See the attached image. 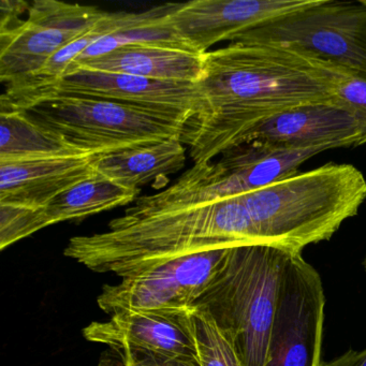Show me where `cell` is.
Listing matches in <instances>:
<instances>
[{"instance_id": "obj_1", "label": "cell", "mask_w": 366, "mask_h": 366, "mask_svg": "<svg viewBox=\"0 0 366 366\" xmlns=\"http://www.w3.org/2000/svg\"><path fill=\"white\" fill-rule=\"evenodd\" d=\"M204 59L198 82L202 106L181 136L194 164L239 147L248 132L275 115L333 104L334 87L347 74L331 64L261 44L231 42L205 53Z\"/></svg>"}, {"instance_id": "obj_2", "label": "cell", "mask_w": 366, "mask_h": 366, "mask_svg": "<svg viewBox=\"0 0 366 366\" xmlns=\"http://www.w3.org/2000/svg\"><path fill=\"white\" fill-rule=\"evenodd\" d=\"M258 244L249 212L237 197L158 213L126 209L104 232L71 237L64 254L96 273L125 278L181 257Z\"/></svg>"}, {"instance_id": "obj_3", "label": "cell", "mask_w": 366, "mask_h": 366, "mask_svg": "<svg viewBox=\"0 0 366 366\" xmlns=\"http://www.w3.org/2000/svg\"><path fill=\"white\" fill-rule=\"evenodd\" d=\"M263 244L302 252L327 241L366 200V179L348 164L297 172L242 196Z\"/></svg>"}, {"instance_id": "obj_4", "label": "cell", "mask_w": 366, "mask_h": 366, "mask_svg": "<svg viewBox=\"0 0 366 366\" xmlns=\"http://www.w3.org/2000/svg\"><path fill=\"white\" fill-rule=\"evenodd\" d=\"M20 111L85 154L106 156L181 138L186 122L109 100L40 92L6 91L0 111Z\"/></svg>"}, {"instance_id": "obj_5", "label": "cell", "mask_w": 366, "mask_h": 366, "mask_svg": "<svg viewBox=\"0 0 366 366\" xmlns=\"http://www.w3.org/2000/svg\"><path fill=\"white\" fill-rule=\"evenodd\" d=\"M292 252L267 244L230 248L194 304L213 317L243 366H264L282 275Z\"/></svg>"}, {"instance_id": "obj_6", "label": "cell", "mask_w": 366, "mask_h": 366, "mask_svg": "<svg viewBox=\"0 0 366 366\" xmlns=\"http://www.w3.org/2000/svg\"><path fill=\"white\" fill-rule=\"evenodd\" d=\"M325 147L286 149L267 143H244L216 162L194 164L170 187L140 197L128 211L138 214L200 207L237 198L299 172V168Z\"/></svg>"}, {"instance_id": "obj_7", "label": "cell", "mask_w": 366, "mask_h": 366, "mask_svg": "<svg viewBox=\"0 0 366 366\" xmlns=\"http://www.w3.org/2000/svg\"><path fill=\"white\" fill-rule=\"evenodd\" d=\"M232 42L287 49L366 79V0H315Z\"/></svg>"}, {"instance_id": "obj_8", "label": "cell", "mask_w": 366, "mask_h": 366, "mask_svg": "<svg viewBox=\"0 0 366 366\" xmlns=\"http://www.w3.org/2000/svg\"><path fill=\"white\" fill-rule=\"evenodd\" d=\"M106 14L93 6L36 0L27 20L0 33V80L7 89L29 82L56 53Z\"/></svg>"}, {"instance_id": "obj_9", "label": "cell", "mask_w": 366, "mask_h": 366, "mask_svg": "<svg viewBox=\"0 0 366 366\" xmlns=\"http://www.w3.org/2000/svg\"><path fill=\"white\" fill-rule=\"evenodd\" d=\"M325 291L318 272L291 254L280 285L264 366H320Z\"/></svg>"}, {"instance_id": "obj_10", "label": "cell", "mask_w": 366, "mask_h": 366, "mask_svg": "<svg viewBox=\"0 0 366 366\" xmlns=\"http://www.w3.org/2000/svg\"><path fill=\"white\" fill-rule=\"evenodd\" d=\"M229 249L181 257L144 273L123 278L119 284L104 285L98 295V305L110 315L194 306L222 267Z\"/></svg>"}, {"instance_id": "obj_11", "label": "cell", "mask_w": 366, "mask_h": 366, "mask_svg": "<svg viewBox=\"0 0 366 366\" xmlns=\"http://www.w3.org/2000/svg\"><path fill=\"white\" fill-rule=\"evenodd\" d=\"M40 92L109 100L179 117L187 123L202 106L198 82H169L129 74L76 68L55 82L35 89Z\"/></svg>"}, {"instance_id": "obj_12", "label": "cell", "mask_w": 366, "mask_h": 366, "mask_svg": "<svg viewBox=\"0 0 366 366\" xmlns=\"http://www.w3.org/2000/svg\"><path fill=\"white\" fill-rule=\"evenodd\" d=\"M196 306L127 310L83 330L89 342L117 350H143L199 360Z\"/></svg>"}, {"instance_id": "obj_13", "label": "cell", "mask_w": 366, "mask_h": 366, "mask_svg": "<svg viewBox=\"0 0 366 366\" xmlns=\"http://www.w3.org/2000/svg\"><path fill=\"white\" fill-rule=\"evenodd\" d=\"M314 1L194 0L179 4L168 21L190 51L205 54L216 44L226 40L232 42L241 34L308 7Z\"/></svg>"}, {"instance_id": "obj_14", "label": "cell", "mask_w": 366, "mask_h": 366, "mask_svg": "<svg viewBox=\"0 0 366 366\" xmlns=\"http://www.w3.org/2000/svg\"><path fill=\"white\" fill-rule=\"evenodd\" d=\"M254 141L286 149H332L363 145L364 134L350 112L331 102L307 104L275 115L248 132L241 144Z\"/></svg>"}, {"instance_id": "obj_15", "label": "cell", "mask_w": 366, "mask_h": 366, "mask_svg": "<svg viewBox=\"0 0 366 366\" xmlns=\"http://www.w3.org/2000/svg\"><path fill=\"white\" fill-rule=\"evenodd\" d=\"M92 154L0 160V204L41 209L74 186L96 177Z\"/></svg>"}, {"instance_id": "obj_16", "label": "cell", "mask_w": 366, "mask_h": 366, "mask_svg": "<svg viewBox=\"0 0 366 366\" xmlns=\"http://www.w3.org/2000/svg\"><path fill=\"white\" fill-rule=\"evenodd\" d=\"M204 54L170 46H126L70 68L129 74L151 80L197 83L204 72ZM65 76V74H64Z\"/></svg>"}, {"instance_id": "obj_17", "label": "cell", "mask_w": 366, "mask_h": 366, "mask_svg": "<svg viewBox=\"0 0 366 366\" xmlns=\"http://www.w3.org/2000/svg\"><path fill=\"white\" fill-rule=\"evenodd\" d=\"M186 149L181 138L125 149L96 158L95 169L102 179L122 187L140 190L142 186L168 179L184 168Z\"/></svg>"}, {"instance_id": "obj_18", "label": "cell", "mask_w": 366, "mask_h": 366, "mask_svg": "<svg viewBox=\"0 0 366 366\" xmlns=\"http://www.w3.org/2000/svg\"><path fill=\"white\" fill-rule=\"evenodd\" d=\"M140 190L127 189L99 175L66 190L41 209H29L31 234L59 222L82 220L129 204Z\"/></svg>"}, {"instance_id": "obj_19", "label": "cell", "mask_w": 366, "mask_h": 366, "mask_svg": "<svg viewBox=\"0 0 366 366\" xmlns=\"http://www.w3.org/2000/svg\"><path fill=\"white\" fill-rule=\"evenodd\" d=\"M65 139L44 129L20 111H0V160L83 155Z\"/></svg>"}, {"instance_id": "obj_20", "label": "cell", "mask_w": 366, "mask_h": 366, "mask_svg": "<svg viewBox=\"0 0 366 366\" xmlns=\"http://www.w3.org/2000/svg\"><path fill=\"white\" fill-rule=\"evenodd\" d=\"M168 19L162 22L156 23V24L145 25V26L136 27V29L104 36L102 39L89 46L70 66V68L89 61V59H97L102 55L109 54L122 46H136V44L170 46V48L181 49V50L192 52L175 33L172 25L169 23Z\"/></svg>"}, {"instance_id": "obj_21", "label": "cell", "mask_w": 366, "mask_h": 366, "mask_svg": "<svg viewBox=\"0 0 366 366\" xmlns=\"http://www.w3.org/2000/svg\"><path fill=\"white\" fill-rule=\"evenodd\" d=\"M194 317L201 366H243L232 344L216 325L213 317L198 306Z\"/></svg>"}, {"instance_id": "obj_22", "label": "cell", "mask_w": 366, "mask_h": 366, "mask_svg": "<svg viewBox=\"0 0 366 366\" xmlns=\"http://www.w3.org/2000/svg\"><path fill=\"white\" fill-rule=\"evenodd\" d=\"M333 104L350 112L361 125L366 144V79L344 74L336 83Z\"/></svg>"}, {"instance_id": "obj_23", "label": "cell", "mask_w": 366, "mask_h": 366, "mask_svg": "<svg viewBox=\"0 0 366 366\" xmlns=\"http://www.w3.org/2000/svg\"><path fill=\"white\" fill-rule=\"evenodd\" d=\"M124 366H201L192 357H172L143 350H123Z\"/></svg>"}, {"instance_id": "obj_24", "label": "cell", "mask_w": 366, "mask_h": 366, "mask_svg": "<svg viewBox=\"0 0 366 366\" xmlns=\"http://www.w3.org/2000/svg\"><path fill=\"white\" fill-rule=\"evenodd\" d=\"M31 5L22 0H3L0 4V33L11 31L22 23L20 16L29 11Z\"/></svg>"}, {"instance_id": "obj_25", "label": "cell", "mask_w": 366, "mask_h": 366, "mask_svg": "<svg viewBox=\"0 0 366 366\" xmlns=\"http://www.w3.org/2000/svg\"><path fill=\"white\" fill-rule=\"evenodd\" d=\"M320 366H366V349L361 351L349 349L332 361L321 362Z\"/></svg>"}, {"instance_id": "obj_26", "label": "cell", "mask_w": 366, "mask_h": 366, "mask_svg": "<svg viewBox=\"0 0 366 366\" xmlns=\"http://www.w3.org/2000/svg\"><path fill=\"white\" fill-rule=\"evenodd\" d=\"M364 264H365V267H366V258H365V263H364Z\"/></svg>"}]
</instances>
